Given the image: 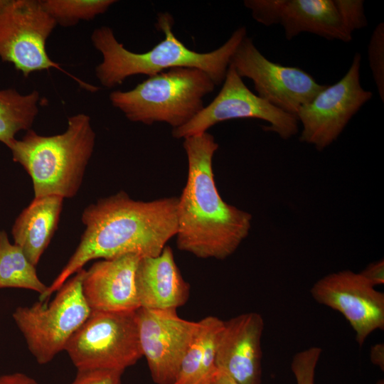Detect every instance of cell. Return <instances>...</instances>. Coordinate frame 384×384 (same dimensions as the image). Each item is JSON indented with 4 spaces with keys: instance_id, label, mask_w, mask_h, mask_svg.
Here are the masks:
<instances>
[{
    "instance_id": "obj_1",
    "label": "cell",
    "mask_w": 384,
    "mask_h": 384,
    "mask_svg": "<svg viewBox=\"0 0 384 384\" xmlns=\"http://www.w3.org/2000/svg\"><path fill=\"white\" fill-rule=\"evenodd\" d=\"M178 197L135 201L124 191L99 199L81 217L85 226L78 246L67 264L39 296L46 302L89 261L110 260L129 254L156 257L176 236Z\"/></svg>"
},
{
    "instance_id": "obj_2",
    "label": "cell",
    "mask_w": 384,
    "mask_h": 384,
    "mask_svg": "<svg viewBox=\"0 0 384 384\" xmlns=\"http://www.w3.org/2000/svg\"><path fill=\"white\" fill-rule=\"evenodd\" d=\"M186 183L178 198L176 245L202 259L225 260L238 249L251 228L252 215L223 201L212 166L219 147L208 132L184 139Z\"/></svg>"
},
{
    "instance_id": "obj_3",
    "label": "cell",
    "mask_w": 384,
    "mask_h": 384,
    "mask_svg": "<svg viewBox=\"0 0 384 384\" xmlns=\"http://www.w3.org/2000/svg\"><path fill=\"white\" fill-rule=\"evenodd\" d=\"M174 18L167 12L157 15L156 27L164 34V39L145 53H134L119 43L113 30L106 26L95 29L91 41L102 55L95 68V75L106 88L121 85L129 77L146 75L148 77L174 68H193L206 73L215 85L225 80L230 59L238 46L247 36L245 26L233 32L218 48L198 53L187 48L174 34Z\"/></svg>"
},
{
    "instance_id": "obj_4",
    "label": "cell",
    "mask_w": 384,
    "mask_h": 384,
    "mask_svg": "<svg viewBox=\"0 0 384 384\" xmlns=\"http://www.w3.org/2000/svg\"><path fill=\"white\" fill-rule=\"evenodd\" d=\"M95 137L90 117L80 113L68 118L64 132L43 136L31 129L9 149L13 161L31 176L34 197L54 195L70 198L81 186Z\"/></svg>"
},
{
    "instance_id": "obj_5",
    "label": "cell",
    "mask_w": 384,
    "mask_h": 384,
    "mask_svg": "<svg viewBox=\"0 0 384 384\" xmlns=\"http://www.w3.org/2000/svg\"><path fill=\"white\" fill-rule=\"evenodd\" d=\"M215 84L204 71L174 68L148 77L129 91L110 94L112 105L133 122H164L179 128L204 107L203 99Z\"/></svg>"
},
{
    "instance_id": "obj_6",
    "label": "cell",
    "mask_w": 384,
    "mask_h": 384,
    "mask_svg": "<svg viewBox=\"0 0 384 384\" xmlns=\"http://www.w3.org/2000/svg\"><path fill=\"white\" fill-rule=\"evenodd\" d=\"M85 270L68 278L48 304L37 302L31 306H18L13 319L28 348L39 364H46L65 350L72 336L91 313L82 293Z\"/></svg>"
},
{
    "instance_id": "obj_7",
    "label": "cell",
    "mask_w": 384,
    "mask_h": 384,
    "mask_svg": "<svg viewBox=\"0 0 384 384\" xmlns=\"http://www.w3.org/2000/svg\"><path fill=\"white\" fill-rule=\"evenodd\" d=\"M65 351L78 370L124 371L143 356L136 311H91Z\"/></svg>"
},
{
    "instance_id": "obj_8",
    "label": "cell",
    "mask_w": 384,
    "mask_h": 384,
    "mask_svg": "<svg viewBox=\"0 0 384 384\" xmlns=\"http://www.w3.org/2000/svg\"><path fill=\"white\" fill-rule=\"evenodd\" d=\"M56 26L40 0H11L0 14L1 60L11 63L25 78L55 68L71 76L82 88L97 91L99 87L73 76L48 56L46 41Z\"/></svg>"
},
{
    "instance_id": "obj_9",
    "label": "cell",
    "mask_w": 384,
    "mask_h": 384,
    "mask_svg": "<svg viewBox=\"0 0 384 384\" xmlns=\"http://www.w3.org/2000/svg\"><path fill=\"white\" fill-rule=\"evenodd\" d=\"M361 55L356 53L343 78L326 85L302 106L297 118L302 124L299 140L322 151L336 140L350 119L373 97L361 84Z\"/></svg>"
},
{
    "instance_id": "obj_10",
    "label": "cell",
    "mask_w": 384,
    "mask_h": 384,
    "mask_svg": "<svg viewBox=\"0 0 384 384\" xmlns=\"http://www.w3.org/2000/svg\"><path fill=\"white\" fill-rule=\"evenodd\" d=\"M254 118L270 124L266 131L277 133L282 139H288L299 132L297 118L270 104L249 90L230 65L223 86L213 100L186 124L173 129L176 139L206 132L215 124L230 119Z\"/></svg>"
},
{
    "instance_id": "obj_11",
    "label": "cell",
    "mask_w": 384,
    "mask_h": 384,
    "mask_svg": "<svg viewBox=\"0 0 384 384\" xmlns=\"http://www.w3.org/2000/svg\"><path fill=\"white\" fill-rule=\"evenodd\" d=\"M230 65L240 77L252 81L260 97L295 117L299 108L326 86L299 67L270 61L247 36L235 49Z\"/></svg>"
},
{
    "instance_id": "obj_12",
    "label": "cell",
    "mask_w": 384,
    "mask_h": 384,
    "mask_svg": "<svg viewBox=\"0 0 384 384\" xmlns=\"http://www.w3.org/2000/svg\"><path fill=\"white\" fill-rule=\"evenodd\" d=\"M139 344L156 384H174L181 361L200 326L175 309L136 310Z\"/></svg>"
},
{
    "instance_id": "obj_13",
    "label": "cell",
    "mask_w": 384,
    "mask_h": 384,
    "mask_svg": "<svg viewBox=\"0 0 384 384\" xmlns=\"http://www.w3.org/2000/svg\"><path fill=\"white\" fill-rule=\"evenodd\" d=\"M310 292L316 302L345 317L360 347L373 331L384 329V294L359 273L343 270L329 274L314 284Z\"/></svg>"
},
{
    "instance_id": "obj_14",
    "label": "cell",
    "mask_w": 384,
    "mask_h": 384,
    "mask_svg": "<svg viewBox=\"0 0 384 384\" xmlns=\"http://www.w3.org/2000/svg\"><path fill=\"white\" fill-rule=\"evenodd\" d=\"M243 4L257 22L265 26L280 24L287 40L304 32L327 40H352L335 0H245Z\"/></svg>"
},
{
    "instance_id": "obj_15",
    "label": "cell",
    "mask_w": 384,
    "mask_h": 384,
    "mask_svg": "<svg viewBox=\"0 0 384 384\" xmlns=\"http://www.w3.org/2000/svg\"><path fill=\"white\" fill-rule=\"evenodd\" d=\"M264 320L247 312L224 321L219 334L215 363L238 384H261Z\"/></svg>"
},
{
    "instance_id": "obj_16",
    "label": "cell",
    "mask_w": 384,
    "mask_h": 384,
    "mask_svg": "<svg viewBox=\"0 0 384 384\" xmlns=\"http://www.w3.org/2000/svg\"><path fill=\"white\" fill-rule=\"evenodd\" d=\"M141 257L129 254L102 260L85 270L82 288L91 311H129L140 307L135 273Z\"/></svg>"
},
{
    "instance_id": "obj_17",
    "label": "cell",
    "mask_w": 384,
    "mask_h": 384,
    "mask_svg": "<svg viewBox=\"0 0 384 384\" xmlns=\"http://www.w3.org/2000/svg\"><path fill=\"white\" fill-rule=\"evenodd\" d=\"M135 282L142 308L176 309L184 305L189 297V284L183 279L169 246L166 245L158 256L139 259Z\"/></svg>"
},
{
    "instance_id": "obj_18",
    "label": "cell",
    "mask_w": 384,
    "mask_h": 384,
    "mask_svg": "<svg viewBox=\"0 0 384 384\" xmlns=\"http://www.w3.org/2000/svg\"><path fill=\"white\" fill-rule=\"evenodd\" d=\"M63 198L34 197L16 218L11 229L14 244L36 266L57 230Z\"/></svg>"
},
{
    "instance_id": "obj_19",
    "label": "cell",
    "mask_w": 384,
    "mask_h": 384,
    "mask_svg": "<svg viewBox=\"0 0 384 384\" xmlns=\"http://www.w3.org/2000/svg\"><path fill=\"white\" fill-rule=\"evenodd\" d=\"M199 323V329L181 361L174 384H210L218 370L217 342L224 321L209 316Z\"/></svg>"
},
{
    "instance_id": "obj_20",
    "label": "cell",
    "mask_w": 384,
    "mask_h": 384,
    "mask_svg": "<svg viewBox=\"0 0 384 384\" xmlns=\"http://www.w3.org/2000/svg\"><path fill=\"white\" fill-rule=\"evenodd\" d=\"M40 101L37 90L21 94L14 88L0 90V142L9 148L18 132L31 129Z\"/></svg>"
},
{
    "instance_id": "obj_21",
    "label": "cell",
    "mask_w": 384,
    "mask_h": 384,
    "mask_svg": "<svg viewBox=\"0 0 384 384\" xmlns=\"http://www.w3.org/2000/svg\"><path fill=\"white\" fill-rule=\"evenodd\" d=\"M21 288L43 294L47 289L38 278L33 265L23 250L9 241L5 230H0V289Z\"/></svg>"
},
{
    "instance_id": "obj_22",
    "label": "cell",
    "mask_w": 384,
    "mask_h": 384,
    "mask_svg": "<svg viewBox=\"0 0 384 384\" xmlns=\"http://www.w3.org/2000/svg\"><path fill=\"white\" fill-rule=\"evenodd\" d=\"M44 10L56 24L73 26L105 13L115 0H40Z\"/></svg>"
},
{
    "instance_id": "obj_23",
    "label": "cell",
    "mask_w": 384,
    "mask_h": 384,
    "mask_svg": "<svg viewBox=\"0 0 384 384\" xmlns=\"http://www.w3.org/2000/svg\"><path fill=\"white\" fill-rule=\"evenodd\" d=\"M369 66L379 96L384 102V24L380 23L374 29L368 48Z\"/></svg>"
},
{
    "instance_id": "obj_24",
    "label": "cell",
    "mask_w": 384,
    "mask_h": 384,
    "mask_svg": "<svg viewBox=\"0 0 384 384\" xmlns=\"http://www.w3.org/2000/svg\"><path fill=\"white\" fill-rule=\"evenodd\" d=\"M322 349L311 346L297 352L291 363L297 384H315V371Z\"/></svg>"
},
{
    "instance_id": "obj_25",
    "label": "cell",
    "mask_w": 384,
    "mask_h": 384,
    "mask_svg": "<svg viewBox=\"0 0 384 384\" xmlns=\"http://www.w3.org/2000/svg\"><path fill=\"white\" fill-rule=\"evenodd\" d=\"M335 3L346 30L352 35L357 29L368 24L362 0H335Z\"/></svg>"
},
{
    "instance_id": "obj_26",
    "label": "cell",
    "mask_w": 384,
    "mask_h": 384,
    "mask_svg": "<svg viewBox=\"0 0 384 384\" xmlns=\"http://www.w3.org/2000/svg\"><path fill=\"white\" fill-rule=\"evenodd\" d=\"M119 370H78L70 384H122Z\"/></svg>"
},
{
    "instance_id": "obj_27",
    "label": "cell",
    "mask_w": 384,
    "mask_h": 384,
    "mask_svg": "<svg viewBox=\"0 0 384 384\" xmlns=\"http://www.w3.org/2000/svg\"><path fill=\"white\" fill-rule=\"evenodd\" d=\"M363 278L372 287L384 284V260L374 262L359 272Z\"/></svg>"
},
{
    "instance_id": "obj_28",
    "label": "cell",
    "mask_w": 384,
    "mask_h": 384,
    "mask_svg": "<svg viewBox=\"0 0 384 384\" xmlns=\"http://www.w3.org/2000/svg\"><path fill=\"white\" fill-rule=\"evenodd\" d=\"M0 384H38L33 378L22 373L0 375Z\"/></svg>"
},
{
    "instance_id": "obj_29",
    "label": "cell",
    "mask_w": 384,
    "mask_h": 384,
    "mask_svg": "<svg viewBox=\"0 0 384 384\" xmlns=\"http://www.w3.org/2000/svg\"><path fill=\"white\" fill-rule=\"evenodd\" d=\"M370 360L373 364L384 370V344L376 343L370 347Z\"/></svg>"
},
{
    "instance_id": "obj_30",
    "label": "cell",
    "mask_w": 384,
    "mask_h": 384,
    "mask_svg": "<svg viewBox=\"0 0 384 384\" xmlns=\"http://www.w3.org/2000/svg\"><path fill=\"white\" fill-rule=\"evenodd\" d=\"M210 384H238L226 372L218 368Z\"/></svg>"
},
{
    "instance_id": "obj_31",
    "label": "cell",
    "mask_w": 384,
    "mask_h": 384,
    "mask_svg": "<svg viewBox=\"0 0 384 384\" xmlns=\"http://www.w3.org/2000/svg\"><path fill=\"white\" fill-rule=\"evenodd\" d=\"M10 1L11 0H0V14L6 8Z\"/></svg>"
},
{
    "instance_id": "obj_32",
    "label": "cell",
    "mask_w": 384,
    "mask_h": 384,
    "mask_svg": "<svg viewBox=\"0 0 384 384\" xmlns=\"http://www.w3.org/2000/svg\"><path fill=\"white\" fill-rule=\"evenodd\" d=\"M376 384H384V381H383V379H382V380H379L376 383Z\"/></svg>"
}]
</instances>
